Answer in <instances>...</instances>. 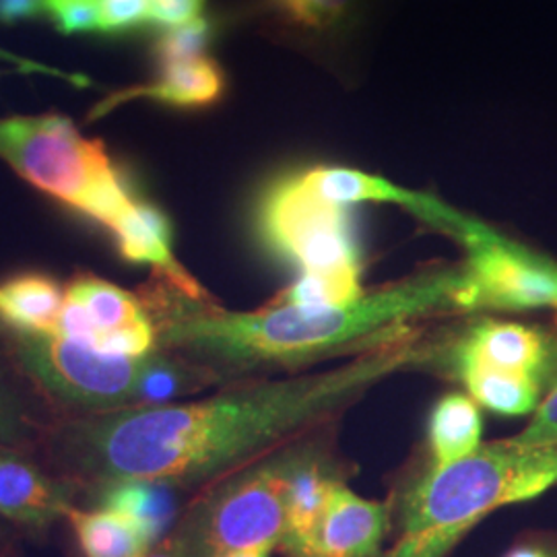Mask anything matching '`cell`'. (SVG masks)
Listing matches in <instances>:
<instances>
[{
	"label": "cell",
	"instance_id": "cell-1",
	"mask_svg": "<svg viewBox=\"0 0 557 557\" xmlns=\"http://www.w3.org/2000/svg\"><path fill=\"white\" fill-rule=\"evenodd\" d=\"M438 356V345L409 331L324 372L238 380L197 400L57 419L36 458L79 490L81 504L120 481L200 492Z\"/></svg>",
	"mask_w": 557,
	"mask_h": 557
},
{
	"label": "cell",
	"instance_id": "cell-2",
	"mask_svg": "<svg viewBox=\"0 0 557 557\" xmlns=\"http://www.w3.org/2000/svg\"><path fill=\"white\" fill-rule=\"evenodd\" d=\"M462 285L465 267L438 269L345 304L277 299L267 308L238 312L211 296L193 298L151 275L139 296L153 320L158 351L199 366L225 386L405 335L418 319L458 310Z\"/></svg>",
	"mask_w": 557,
	"mask_h": 557
},
{
	"label": "cell",
	"instance_id": "cell-3",
	"mask_svg": "<svg viewBox=\"0 0 557 557\" xmlns=\"http://www.w3.org/2000/svg\"><path fill=\"white\" fill-rule=\"evenodd\" d=\"M557 485V444H481L448 467H430L398 499L400 537L384 557H446L494 510Z\"/></svg>",
	"mask_w": 557,
	"mask_h": 557
},
{
	"label": "cell",
	"instance_id": "cell-4",
	"mask_svg": "<svg viewBox=\"0 0 557 557\" xmlns=\"http://www.w3.org/2000/svg\"><path fill=\"white\" fill-rule=\"evenodd\" d=\"M0 160L21 180L110 236L143 197L100 139L60 114L0 119Z\"/></svg>",
	"mask_w": 557,
	"mask_h": 557
},
{
	"label": "cell",
	"instance_id": "cell-5",
	"mask_svg": "<svg viewBox=\"0 0 557 557\" xmlns=\"http://www.w3.org/2000/svg\"><path fill=\"white\" fill-rule=\"evenodd\" d=\"M255 223L262 244L301 271L283 301L345 304L366 294L347 207L312 195L296 174L267 186Z\"/></svg>",
	"mask_w": 557,
	"mask_h": 557
},
{
	"label": "cell",
	"instance_id": "cell-6",
	"mask_svg": "<svg viewBox=\"0 0 557 557\" xmlns=\"http://www.w3.org/2000/svg\"><path fill=\"white\" fill-rule=\"evenodd\" d=\"M0 347L57 419L139 407L147 358L103 356L57 333H25L4 324Z\"/></svg>",
	"mask_w": 557,
	"mask_h": 557
},
{
	"label": "cell",
	"instance_id": "cell-7",
	"mask_svg": "<svg viewBox=\"0 0 557 557\" xmlns=\"http://www.w3.org/2000/svg\"><path fill=\"white\" fill-rule=\"evenodd\" d=\"M304 450L285 448L200 490L182 512L211 557L273 545L285 533L287 496Z\"/></svg>",
	"mask_w": 557,
	"mask_h": 557
},
{
	"label": "cell",
	"instance_id": "cell-8",
	"mask_svg": "<svg viewBox=\"0 0 557 557\" xmlns=\"http://www.w3.org/2000/svg\"><path fill=\"white\" fill-rule=\"evenodd\" d=\"M467 248L458 310H552L557 319V262L473 220L458 239Z\"/></svg>",
	"mask_w": 557,
	"mask_h": 557
},
{
	"label": "cell",
	"instance_id": "cell-9",
	"mask_svg": "<svg viewBox=\"0 0 557 557\" xmlns=\"http://www.w3.org/2000/svg\"><path fill=\"white\" fill-rule=\"evenodd\" d=\"M57 335L114 358L140 359L158 351V333L139 292L87 271L64 281Z\"/></svg>",
	"mask_w": 557,
	"mask_h": 557
},
{
	"label": "cell",
	"instance_id": "cell-10",
	"mask_svg": "<svg viewBox=\"0 0 557 557\" xmlns=\"http://www.w3.org/2000/svg\"><path fill=\"white\" fill-rule=\"evenodd\" d=\"M450 361H473L508 374L557 386V335L508 320L483 319L467 329Z\"/></svg>",
	"mask_w": 557,
	"mask_h": 557
},
{
	"label": "cell",
	"instance_id": "cell-11",
	"mask_svg": "<svg viewBox=\"0 0 557 557\" xmlns=\"http://www.w3.org/2000/svg\"><path fill=\"white\" fill-rule=\"evenodd\" d=\"M79 504V490L52 475L34 455L0 446V522L44 533Z\"/></svg>",
	"mask_w": 557,
	"mask_h": 557
},
{
	"label": "cell",
	"instance_id": "cell-12",
	"mask_svg": "<svg viewBox=\"0 0 557 557\" xmlns=\"http://www.w3.org/2000/svg\"><path fill=\"white\" fill-rule=\"evenodd\" d=\"M301 186L308 188L312 195L320 199L335 202V205H358V202H386L397 205L421 220L436 225L450 234L453 238L460 239L467 232L473 218H467L455 211L453 207L444 205L442 200L430 195H421L416 190L403 188L388 180L380 178L368 172H359L354 168H312L296 174Z\"/></svg>",
	"mask_w": 557,
	"mask_h": 557
},
{
	"label": "cell",
	"instance_id": "cell-13",
	"mask_svg": "<svg viewBox=\"0 0 557 557\" xmlns=\"http://www.w3.org/2000/svg\"><path fill=\"white\" fill-rule=\"evenodd\" d=\"M391 518V504L361 498L337 481L298 557H380Z\"/></svg>",
	"mask_w": 557,
	"mask_h": 557
},
{
	"label": "cell",
	"instance_id": "cell-14",
	"mask_svg": "<svg viewBox=\"0 0 557 557\" xmlns=\"http://www.w3.org/2000/svg\"><path fill=\"white\" fill-rule=\"evenodd\" d=\"M227 77L211 57L158 66V77L145 85L116 91L96 106L89 119H100L120 103L149 100L182 110L211 108L225 96Z\"/></svg>",
	"mask_w": 557,
	"mask_h": 557
},
{
	"label": "cell",
	"instance_id": "cell-15",
	"mask_svg": "<svg viewBox=\"0 0 557 557\" xmlns=\"http://www.w3.org/2000/svg\"><path fill=\"white\" fill-rule=\"evenodd\" d=\"M57 416L0 347V446L34 455Z\"/></svg>",
	"mask_w": 557,
	"mask_h": 557
},
{
	"label": "cell",
	"instance_id": "cell-16",
	"mask_svg": "<svg viewBox=\"0 0 557 557\" xmlns=\"http://www.w3.org/2000/svg\"><path fill=\"white\" fill-rule=\"evenodd\" d=\"M64 281L25 271L0 278V324L25 333H59Z\"/></svg>",
	"mask_w": 557,
	"mask_h": 557
},
{
	"label": "cell",
	"instance_id": "cell-17",
	"mask_svg": "<svg viewBox=\"0 0 557 557\" xmlns=\"http://www.w3.org/2000/svg\"><path fill=\"white\" fill-rule=\"evenodd\" d=\"M66 522L83 557H145L158 543L131 518L96 506H73Z\"/></svg>",
	"mask_w": 557,
	"mask_h": 557
},
{
	"label": "cell",
	"instance_id": "cell-18",
	"mask_svg": "<svg viewBox=\"0 0 557 557\" xmlns=\"http://www.w3.org/2000/svg\"><path fill=\"white\" fill-rule=\"evenodd\" d=\"M453 368L467 386L469 397L499 416L535 413L545 395V386L533 379L508 374L473 361H453Z\"/></svg>",
	"mask_w": 557,
	"mask_h": 557
},
{
	"label": "cell",
	"instance_id": "cell-19",
	"mask_svg": "<svg viewBox=\"0 0 557 557\" xmlns=\"http://www.w3.org/2000/svg\"><path fill=\"white\" fill-rule=\"evenodd\" d=\"M176 492L178 490L161 483L120 481L103 487L81 506L114 510L122 517L135 520L153 537V541H160L176 515V502H174Z\"/></svg>",
	"mask_w": 557,
	"mask_h": 557
},
{
	"label": "cell",
	"instance_id": "cell-20",
	"mask_svg": "<svg viewBox=\"0 0 557 557\" xmlns=\"http://www.w3.org/2000/svg\"><path fill=\"white\" fill-rule=\"evenodd\" d=\"M481 432L483 421L473 398L458 393L440 398L430 419L432 467H448L475 453L481 446Z\"/></svg>",
	"mask_w": 557,
	"mask_h": 557
},
{
	"label": "cell",
	"instance_id": "cell-21",
	"mask_svg": "<svg viewBox=\"0 0 557 557\" xmlns=\"http://www.w3.org/2000/svg\"><path fill=\"white\" fill-rule=\"evenodd\" d=\"M361 0H262V11L298 36H329L347 25Z\"/></svg>",
	"mask_w": 557,
	"mask_h": 557
},
{
	"label": "cell",
	"instance_id": "cell-22",
	"mask_svg": "<svg viewBox=\"0 0 557 557\" xmlns=\"http://www.w3.org/2000/svg\"><path fill=\"white\" fill-rule=\"evenodd\" d=\"M215 36V25L205 17L190 21L186 25L163 29L156 46L153 59L158 66L176 64L186 60H197L207 57V50Z\"/></svg>",
	"mask_w": 557,
	"mask_h": 557
},
{
	"label": "cell",
	"instance_id": "cell-23",
	"mask_svg": "<svg viewBox=\"0 0 557 557\" xmlns=\"http://www.w3.org/2000/svg\"><path fill=\"white\" fill-rule=\"evenodd\" d=\"M44 15L64 36L100 34V0H44Z\"/></svg>",
	"mask_w": 557,
	"mask_h": 557
},
{
	"label": "cell",
	"instance_id": "cell-24",
	"mask_svg": "<svg viewBox=\"0 0 557 557\" xmlns=\"http://www.w3.org/2000/svg\"><path fill=\"white\" fill-rule=\"evenodd\" d=\"M149 25V0H100V34L124 36Z\"/></svg>",
	"mask_w": 557,
	"mask_h": 557
},
{
	"label": "cell",
	"instance_id": "cell-25",
	"mask_svg": "<svg viewBox=\"0 0 557 557\" xmlns=\"http://www.w3.org/2000/svg\"><path fill=\"white\" fill-rule=\"evenodd\" d=\"M145 557H211L188 518L178 522L147 552Z\"/></svg>",
	"mask_w": 557,
	"mask_h": 557
},
{
	"label": "cell",
	"instance_id": "cell-26",
	"mask_svg": "<svg viewBox=\"0 0 557 557\" xmlns=\"http://www.w3.org/2000/svg\"><path fill=\"white\" fill-rule=\"evenodd\" d=\"M524 446H554L557 444V386L541 400L531 423L510 438Z\"/></svg>",
	"mask_w": 557,
	"mask_h": 557
},
{
	"label": "cell",
	"instance_id": "cell-27",
	"mask_svg": "<svg viewBox=\"0 0 557 557\" xmlns=\"http://www.w3.org/2000/svg\"><path fill=\"white\" fill-rule=\"evenodd\" d=\"M207 0H149V25L172 29L202 17Z\"/></svg>",
	"mask_w": 557,
	"mask_h": 557
},
{
	"label": "cell",
	"instance_id": "cell-28",
	"mask_svg": "<svg viewBox=\"0 0 557 557\" xmlns=\"http://www.w3.org/2000/svg\"><path fill=\"white\" fill-rule=\"evenodd\" d=\"M0 62H4V64H9V66H13L15 71L25 73V75H32V73L48 75V77H57V79L73 83L75 87H87V85H89L87 79H85V77H81V75L60 71L57 66H48V64H44V62L25 59V57H20V54H15V52H9V50H4V48H0Z\"/></svg>",
	"mask_w": 557,
	"mask_h": 557
},
{
	"label": "cell",
	"instance_id": "cell-29",
	"mask_svg": "<svg viewBox=\"0 0 557 557\" xmlns=\"http://www.w3.org/2000/svg\"><path fill=\"white\" fill-rule=\"evenodd\" d=\"M44 15V0H0V23L15 25Z\"/></svg>",
	"mask_w": 557,
	"mask_h": 557
},
{
	"label": "cell",
	"instance_id": "cell-30",
	"mask_svg": "<svg viewBox=\"0 0 557 557\" xmlns=\"http://www.w3.org/2000/svg\"><path fill=\"white\" fill-rule=\"evenodd\" d=\"M504 557H557L552 549L537 545V543H527L518 545L512 552H508Z\"/></svg>",
	"mask_w": 557,
	"mask_h": 557
},
{
	"label": "cell",
	"instance_id": "cell-31",
	"mask_svg": "<svg viewBox=\"0 0 557 557\" xmlns=\"http://www.w3.org/2000/svg\"><path fill=\"white\" fill-rule=\"evenodd\" d=\"M273 552H277L273 545H262V547H252V549H242V552H232L221 557H271Z\"/></svg>",
	"mask_w": 557,
	"mask_h": 557
},
{
	"label": "cell",
	"instance_id": "cell-32",
	"mask_svg": "<svg viewBox=\"0 0 557 557\" xmlns=\"http://www.w3.org/2000/svg\"><path fill=\"white\" fill-rule=\"evenodd\" d=\"M0 557H20V552L15 549V545H4V547H0Z\"/></svg>",
	"mask_w": 557,
	"mask_h": 557
},
{
	"label": "cell",
	"instance_id": "cell-33",
	"mask_svg": "<svg viewBox=\"0 0 557 557\" xmlns=\"http://www.w3.org/2000/svg\"><path fill=\"white\" fill-rule=\"evenodd\" d=\"M4 545H9V543H4V541H0V547H4Z\"/></svg>",
	"mask_w": 557,
	"mask_h": 557
}]
</instances>
